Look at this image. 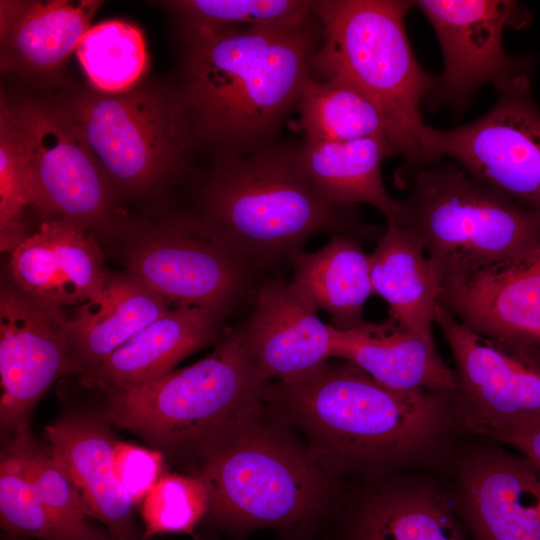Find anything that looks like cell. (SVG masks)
<instances>
[{
	"label": "cell",
	"instance_id": "obj_38",
	"mask_svg": "<svg viewBox=\"0 0 540 540\" xmlns=\"http://www.w3.org/2000/svg\"><path fill=\"white\" fill-rule=\"evenodd\" d=\"M286 540H288V539H286Z\"/></svg>",
	"mask_w": 540,
	"mask_h": 540
},
{
	"label": "cell",
	"instance_id": "obj_33",
	"mask_svg": "<svg viewBox=\"0 0 540 540\" xmlns=\"http://www.w3.org/2000/svg\"><path fill=\"white\" fill-rule=\"evenodd\" d=\"M207 509V494L197 477L164 476L144 499L143 539L167 532L192 533Z\"/></svg>",
	"mask_w": 540,
	"mask_h": 540
},
{
	"label": "cell",
	"instance_id": "obj_27",
	"mask_svg": "<svg viewBox=\"0 0 540 540\" xmlns=\"http://www.w3.org/2000/svg\"><path fill=\"white\" fill-rule=\"evenodd\" d=\"M291 260L292 282L318 310L329 314L330 326L345 330L365 322L363 308L373 289L369 255L356 237L334 235L320 250L298 251Z\"/></svg>",
	"mask_w": 540,
	"mask_h": 540
},
{
	"label": "cell",
	"instance_id": "obj_25",
	"mask_svg": "<svg viewBox=\"0 0 540 540\" xmlns=\"http://www.w3.org/2000/svg\"><path fill=\"white\" fill-rule=\"evenodd\" d=\"M99 1H1L2 62L35 72L59 67L91 27Z\"/></svg>",
	"mask_w": 540,
	"mask_h": 540
},
{
	"label": "cell",
	"instance_id": "obj_18",
	"mask_svg": "<svg viewBox=\"0 0 540 540\" xmlns=\"http://www.w3.org/2000/svg\"><path fill=\"white\" fill-rule=\"evenodd\" d=\"M14 286L60 308L97 299L107 277L96 241L67 219L43 222L10 251Z\"/></svg>",
	"mask_w": 540,
	"mask_h": 540
},
{
	"label": "cell",
	"instance_id": "obj_12",
	"mask_svg": "<svg viewBox=\"0 0 540 540\" xmlns=\"http://www.w3.org/2000/svg\"><path fill=\"white\" fill-rule=\"evenodd\" d=\"M434 28L444 69L427 95L430 105L462 109L477 89L492 83L497 90L529 83L527 62L514 59L503 48L506 27L527 24V14L514 1H413Z\"/></svg>",
	"mask_w": 540,
	"mask_h": 540
},
{
	"label": "cell",
	"instance_id": "obj_14",
	"mask_svg": "<svg viewBox=\"0 0 540 540\" xmlns=\"http://www.w3.org/2000/svg\"><path fill=\"white\" fill-rule=\"evenodd\" d=\"M63 308L31 298L15 286L0 294V425L13 434L28 425L33 407L63 373L73 372Z\"/></svg>",
	"mask_w": 540,
	"mask_h": 540
},
{
	"label": "cell",
	"instance_id": "obj_21",
	"mask_svg": "<svg viewBox=\"0 0 540 540\" xmlns=\"http://www.w3.org/2000/svg\"><path fill=\"white\" fill-rule=\"evenodd\" d=\"M337 519L340 540H465L445 493L419 479L377 482Z\"/></svg>",
	"mask_w": 540,
	"mask_h": 540
},
{
	"label": "cell",
	"instance_id": "obj_5",
	"mask_svg": "<svg viewBox=\"0 0 540 540\" xmlns=\"http://www.w3.org/2000/svg\"><path fill=\"white\" fill-rule=\"evenodd\" d=\"M207 514L235 537L273 528L288 540H314L337 518L333 475L262 418L201 460Z\"/></svg>",
	"mask_w": 540,
	"mask_h": 540
},
{
	"label": "cell",
	"instance_id": "obj_9",
	"mask_svg": "<svg viewBox=\"0 0 540 540\" xmlns=\"http://www.w3.org/2000/svg\"><path fill=\"white\" fill-rule=\"evenodd\" d=\"M435 324L456 365L452 399L456 423L470 433L495 439L540 419V351L478 334L440 304Z\"/></svg>",
	"mask_w": 540,
	"mask_h": 540
},
{
	"label": "cell",
	"instance_id": "obj_1",
	"mask_svg": "<svg viewBox=\"0 0 540 540\" xmlns=\"http://www.w3.org/2000/svg\"><path fill=\"white\" fill-rule=\"evenodd\" d=\"M183 82L176 99L190 144L222 158L275 145L312 75L321 36L311 18L289 25L185 31Z\"/></svg>",
	"mask_w": 540,
	"mask_h": 540
},
{
	"label": "cell",
	"instance_id": "obj_7",
	"mask_svg": "<svg viewBox=\"0 0 540 540\" xmlns=\"http://www.w3.org/2000/svg\"><path fill=\"white\" fill-rule=\"evenodd\" d=\"M399 225L423 245L441 285L540 242V214L456 163L415 168Z\"/></svg>",
	"mask_w": 540,
	"mask_h": 540
},
{
	"label": "cell",
	"instance_id": "obj_36",
	"mask_svg": "<svg viewBox=\"0 0 540 540\" xmlns=\"http://www.w3.org/2000/svg\"><path fill=\"white\" fill-rule=\"evenodd\" d=\"M495 439L516 448L540 464V419L506 430Z\"/></svg>",
	"mask_w": 540,
	"mask_h": 540
},
{
	"label": "cell",
	"instance_id": "obj_22",
	"mask_svg": "<svg viewBox=\"0 0 540 540\" xmlns=\"http://www.w3.org/2000/svg\"><path fill=\"white\" fill-rule=\"evenodd\" d=\"M221 318L200 307H171L98 366L81 374L105 391L145 383L173 371L186 356L218 338Z\"/></svg>",
	"mask_w": 540,
	"mask_h": 540
},
{
	"label": "cell",
	"instance_id": "obj_10",
	"mask_svg": "<svg viewBox=\"0 0 540 540\" xmlns=\"http://www.w3.org/2000/svg\"><path fill=\"white\" fill-rule=\"evenodd\" d=\"M529 83L499 92L482 117L456 128L425 126L421 141L431 162L448 157L477 181L540 214V112Z\"/></svg>",
	"mask_w": 540,
	"mask_h": 540
},
{
	"label": "cell",
	"instance_id": "obj_34",
	"mask_svg": "<svg viewBox=\"0 0 540 540\" xmlns=\"http://www.w3.org/2000/svg\"><path fill=\"white\" fill-rule=\"evenodd\" d=\"M0 127V245L1 251H11L27 236L21 216L32 205V194L24 159L2 114Z\"/></svg>",
	"mask_w": 540,
	"mask_h": 540
},
{
	"label": "cell",
	"instance_id": "obj_28",
	"mask_svg": "<svg viewBox=\"0 0 540 540\" xmlns=\"http://www.w3.org/2000/svg\"><path fill=\"white\" fill-rule=\"evenodd\" d=\"M299 126L310 141H349L387 137L385 120L374 102L354 86L311 77L297 105Z\"/></svg>",
	"mask_w": 540,
	"mask_h": 540
},
{
	"label": "cell",
	"instance_id": "obj_16",
	"mask_svg": "<svg viewBox=\"0 0 540 540\" xmlns=\"http://www.w3.org/2000/svg\"><path fill=\"white\" fill-rule=\"evenodd\" d=\"M459 511L473 540H540V464L482 448L458 465Z\"/></svg>",
	"mask_w": 540,
	"mask_h": 540
},
{
	"label": "cell",
	"instance_id": "obj_35",
	"mask_svg": "<svg viewBox=\"0 0 540 540\" xmlns=\"http://www.w3.org/2000/svg\"><path fill=\"white\" fill-rule=\"evenodd\" d=\"M113 464L120 485L135 504L145 499L162 478L161 454L137 445L117 442Z\"/></svg>",
	"mask_w": 540,
	"mask_h": 540
},
{
	"label": "cell",
	"instance_id": "obj_17",
	"mask_svg": "<svg viewBox=\"0 0 540 540\" xmlns=\"http://www.w3.org/2000/svg\"><path fill=\"white\" fill-rule=\"evenodd\" d=\"M317 312L292 281L274 278L259 287L252 315L242 328L267 382L294 383L331 357L332 327Z\"/></svg>",
	"mask_w": 540,
	"mask_h": 540
},
{
	"label": "cell",
	"instance_id": "obj_8",
	"mask_svg": "<svg viewBox=\"0 0 540 540\" xmlns=\"http://www.w3.org/2000/svg\"><path fill=\"white\" fill-rule=\"evenodd\" d=\"M65 112L112 188L123 192L164 180L191 146L176 95L128 90L84 97Z\"/></svg>",
	"mask_w": 540,
	"mask_h": 540
},
{
	"label": "cell",
	"instance_id": "obj_24",
	"mask_svg": "<svg viewBox=\"0 0 540 540\" xmlns=\"http://www.w3.org/2000/svg\"><path fill=\"white\" fill-rule=\"evenodd\" d=\"M171 307L127 273L107 277L101 295L68 317L73 372L98 366Z\"/></svg>",
	"mask_w": 540,
	"mask_h": 540
},
{
	"label": "cell",
	"instance_id": "obj_13",
	"mask_svg": "<svg viewBox=\"0 0 540 540\" xmlns=\"http://www.w3.org/2000/svg\"><path fill=\"white\" fill-rule=\"evenodd\" d=\"M127 274L173 307L220 317L243 293L253 266L197 221H178L136 242Z\"/></svg>",
	"mask_w": 540,
	"mask_h": 540
},
{
	"label": "cell",
	"instance_id": "obj_23",
	"mask_svg": "<svg viewBox=\"0 0 540 540\" xmlns=\"http://www.w3.org/2000/svg\"><path fill=\"white\" fill-rule=\"evenodd\" d=\"M394 154L384 135L349 141L304 139L297 147L301 169L328 202L342 207L369 204L384 214L387 222L400 224L401 201L387 193L381 175L384 160Z\"/></svg>",
	"mask_w": 540,
	"mask_h": 540
},
{
	"label": "cell",
	"instance_id": "obj_19",
	"mask_svg": "<svg viewBox=\"0 0 540 540\" xmlns=\"http://www.w3.org/2000/svg\"><path fill=\"white\" fill-rule=\"evenodd\" d=\"M107 420L67 415L48 425V448L77 489L88 517L101 521L114 540H140L135 502L120 485L113 464L116 441Z\"/></svg>",
	"mask_w": 540,
	"mask_h": 540
},
{
	"label": "cell",
	"instance_id": "obj_2",
	"mask_svg": "<svg viewBox=\"0 0 540 540\" xmlns=\"http://www.w3.org/2000/svg\"><path fill=\"white\" fill-rule=\"evenodd\" d=\"M311 437L309 451L332 475L386 471L439 447L453 418V394L400 392L350 362H327L290 384L267 387Z\"/></svg>",
	"mask_w": 540,
	"mask_h": 540
},
{
	"label": "cell",
	"instance_id": "obj_3",
	"mask_svg": "<svg viewBox=\"0 0 540 540\" xmlns=\"http://www.w3.org/2000/svg\"><path fill=\"white\" fill-rule=\"evenodd\" d=\"M197 222L252 265L291 258L315 234L373 238L380 232L352 207L328 202L301 169L297 147L277 143L219 159Z\"/></svg>",
	"mask_w": 540,
	"mask_h": 540
},
{
	"label": "cell",
	"instance_id": "obj_32",
	"mask_svg": "<svg viewBox=\"0 0 540 540\" xmlns=\"http://www.w3.org/2000/svg\"><path fill=\"white\" fill-rule=\"evenodd\" d=\"M24 450L29 473L58 539L95 540L100 533L88 525V515L77 489L49 448L39 447L28 430Z\"/></svg>",
	"mask_w": 540,
	"mask_h": 540
},
{
	"label": "cell",
	"instance_id": "obj_30",
	"mask_svg": "<svg viewBox=\"0 0 540 540\" xmlns=\"http://www.w3.org/2000/svg\"><path fill=\"white\" fill-rule=\"evenodd\" d=\"M28 430V425L19 427L1 452V526L11 536L59 540L26 464L24 443Z\"/></svg>",
	"mask_w": 540,
	"mask_h": 540
},
{
	"label": "cell",
	"instance_id": "obj_11",
	"mask_svg": "<svg viewBox=\"0 0 540 540\" xmlns=\"http://www.w3.org/2000/svg\"><path fill=\"white\" fill-rule=\"evenodd\" d=\"M1 114L24 159L32 205L84 228L101 224L113 188L66 112L26 103Z\"/></svg>",
	"mask_w": 540,
	"mask_h": 540
},
{
	"label": "cell",
	"instance_id": "obj_26",
	"mask_svg": "<svg viewBox=\"0 0 540 540\" xmlns=\"http://www.w3.org/2000/svg\"><path fill=\"white\" fill-rule=\"evenodd\" d=\"M373 294L403 326L434 338L436 309L443 288L421 242L403 226L388 221L369 255Z\"/></svg>",
	"mask_w": 540,
	"mask_h": 540
},
{
	"label": "cell",
	"instance_id": "obj_31",
	"mask_svg": "<svg viewBox=\"0 0 540 540\" xmlns=\"http://www.w3.org/2000/svg\"><path fill=\"white\" fill-rule=\"evenodd\" d=\"M314 1L182 0L169 2L185 31L296 24L313 16Z\"/></svg>",
	"mask_w": 540,
	"mask_h": 540
},
{
	"label": "cell",
	"instance_id": "obj_15",
	"mask_svg": "<svg viewBox=\"0 0 540 540\" xmlns=\"http://www.w3.org/2000/svg\"><path fill=\"white\" fill-rule=\"evenodd\" d=\"M442 288L439 304L472 331L540 351V242Z\"/></svg>",
	"mask_w": 540,
	"mask_h": 540
},
{
	"label": "cell",
	"instance_id": "obj_6",
	"mask_svg": "<svg viewBox=\"0 0 540 540\" xmlns=\"http://www.w3.org/2000/svg\"><path fill=\"white\" fill-rule=\"evenodd\" d=\"M406 0L314 1L321 36L312 76L346 82L380 110L387 138L411 168L431 164L420 104L436 83L418 63L405 29Z\"/></svg>",
	"mask_w": 540,
	"mask_h": 540
},
{
	"label": "cell",
	"instance_id": "obj_37",
	"mask_svg": "<svg viewBox=\"0 0 540 540\" xmlns=\"http://www.w3.org/2000/svg\"><path fill=\"white\" fill-rule=\"evenodd\" d=\"M95 540H114L109 534L105 535L100 533V535Z\"/></svg>",
	"mask_w": 540,
	"mask_h": 540
},
{
	"label": "cell",
	"instance_id": "obj_20",
	"mask_svg": "<svg viewBox=\"0 0 540 540\" xmlns=\"http://www.w3.org/2000/svg\"><path fill=\"white\" fill-rule=\"evenodd\" d=\"M331 357L354 364L395 391L453 394L457 387L455 370L439 356L434 338L403 326L390 315L382 323L365 321L345 330L332 327Z\"/></svg>",
	"mask_w": 540,
	"mask_h": 540
},
{
	"label": "cell",
	"instance_id": "obj_4",
	"mask_svg": "<svg viewBox=\"0 0 540 540\" xmlns=\"http://www.w3.org/2000/svg\"><path fill=\"white\" fill-rule=\"evenodd\" d=\"M267 386L241 327L188 367L108 390L106 418L155 446L201 461L262 418Z\"/></svg>",
	"mask_w": 540,
	"mask_h": 540
},
{
	"label": "cell",
	"instance_id": "obj_29",
	"mask_svg": "<svg viewBox=\"0 0 540 540\" xmlns=\"http://www.w3.org/2000/svg\"><path fill=\"white\" fill-rule=\"evenodd\" d=\"M76 52L91 83L109 93L130 90L147 65L145 42L140 30L118 20L90 27Z\"/></svg>",
	"mask_w": 540,
	"mask_h": 540
}]
</instances>
